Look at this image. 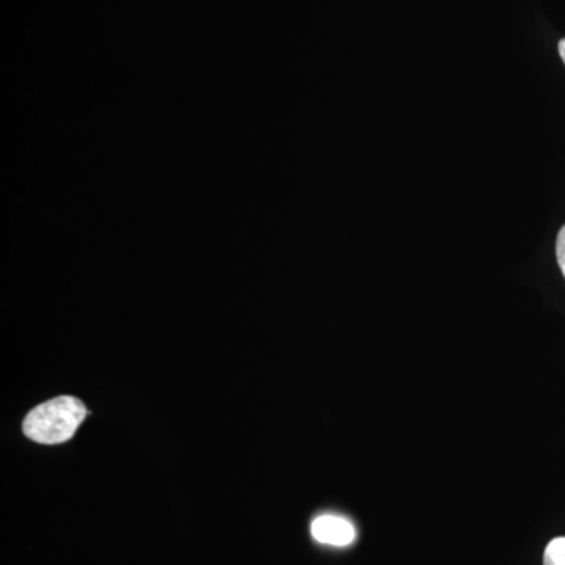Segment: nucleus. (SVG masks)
Here are the masks:
<instances>
[{"label":"nucleus","mask_w":565,"mask_h":565,"mask_svg":"<svg viewBox=\"0 0 565 565\" xmlns=\"http://www.w3.org/2000/svg\"><path fill=\"white\" fill-rule=\"evenodd\" d=\"M87 416V408L76 397L61 396L33 408L25 416L24 434L36 444L57 445L70 440Z\"/></svg>","instance_id":"obj_1"},{"label":"nucleus","mask_w":565,"mask_h":565,"mask_svg":"<svg viewBox=\"0 0 565 565\" xmlns=\"http://www.w3.org/2000/svg\"><path fill=\"white\" fill-rule=\"evenodd\" d=\"M311 535L321 544L348 546L355 541V527L349 520L337 515L318 516L311 523Z\"/></svg>","instance_id":"obj_2"},{"label":"nucleus","mask_w":565,"mask_h":565,"mask_svg":"<svg viewBox=\"0 0 565 565\" xmlns=\"http://www.w3.org/2000/svg\"><path fill=\"white\" fill-rule=\"evenodd\" d=\"M544 565H565V537H556L546 545Z\"/></svg>","instance_id":"obj_3"},{"label":"nucleus","mask_w":565,"mask_h":565,"mask_svg":"<svg viewBox=\"0 0 565 565\" xmlns=\"http://www.w3.org/2000/svg\"><path fill=\"white\" fill-rule=\"evenodd\" d=\"M556 256L557 264H559L561 270H563L565 277V225L561 228L556 239Z\"/></svg>","instance_id":"obj_4"},{"label":"nucleus","mask_w":565,"mask_h":565,"mask_svg":"<svg viewBox=\"0 0 565 565\" xmlns=\"http://www.w3.org/2000/svg\"><path fill=\"white\" fill-rule=\"evenodd\" d=\"M559 55L565 63V39L559 41Z\"/></svg>","instance_id":"obj_5"}]
</instances>
